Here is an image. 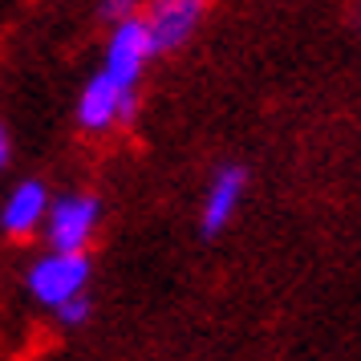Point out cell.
<instances>
[{"instance_id":"cell-5","label":"cell","mask_w":361,"mask_h":361,"mask_svg":"<svg viewBox=\"0 0 361 361\" xmlns=\"http://www.w3.org/2000/svg\"><path fill=\"white\" fill-rule=\"evenodd\" d=\"M134 118V90H122V85L110 78V73H98L90 78L78 98V122L82 130H110L114 122H130Z\"/></svg>"},{"instance_id":"cell-4","label":"cell","mask_w":361,"mask_h":361,"mask_svg":"<svg viewBox=\"0 0 361 361\" xmlns=\"http://www.w3.org/2000/svg\"><path fill=\"white\" fill-rule=\"evenodd\" d=\"M150 57H154V49H150V33L142 25V17H126V20H118L114 33H110L102 73H110L122 90H134Z\"/></svg>"},{"instance_id":"cell-9","label":"cell","mask_w":361,"mask_h":361,"mask_svg":"<svg viewBox=\"0 0 361 361\" xmlns=\"http://www.w3.org/2000/svg\"><path fill=\"white\" fill-rule=\"evenodd\" d=\"M138 4H142V0H102V17L110 20V25H118V20L134 17Z\"/></svg>"},{"instance_id":"cell-1","label":"cell","mask_w":361,"mask_h":361,"mask_svg":"<svg viewBox=\"0 0 361 361\" xmlns=\"http://www.w3.org/2000/svg\"><path fill=\"white\" fill-rule=\"evenodd\" d=\"M102 219V203L85 191H69V195L53 199L49 215H45V235H49L53 252H85Z\"/></svg>"},{"instance_id":"cell-10","label":"cell","mask_w":361,"mask_h":361,"mask_svg":"<svg viewBox=\"0 0 361 361\" xmlns=\"http://www.w3.org/2000/svg\"><path fill=\"white\" fill-rule=\"evenodd\" d=\"M4 163H8V130L0 126V171H4Z\"/></svg>"},{"instance_id":"cell-6","label":"cell","mask_w":361,"mask_h":361,"mask_svg":"<svg viewBox=\"0 0 361 361\" xmlns=\"http://www.w3.org/2000/svg\"><path fill=\"white\" fill-rule=\"evenodd\" d=\"M49 187L41 179H25L20 187L8 191L4 199V212H0V228L13 240H29L37 228H45V215H49Z\"/></svg>"},{"instance_id":"cell-2","label":"cell","mask_w":361,"mask_h":361,"mask_svg":"<svg viewBox=\"0 0 361 361\" xmlns=\"http://www.w3.org/2000/svg\"><path fill=\"white\" fill-rule=\"evenodd\" d=\"M85 284H90V256L85 252H49L29 268V293L45 309H57L61 300L85 293Z\"/></svg>"},{"instance_id":"cell-3","label":"cell","mask_w":361,"mask_h":361,"mask_svg":"<svg viewBox=\"0 0 361 361\" xmlns=\"http://www.w3.org/2000/svg\"><path fill=\"white\" fill-rule=\"evenodd\" d=\"M207 4L212 0H150L147 13H142V25H147V33H150V49L175 53L199 29Z\"/></svg>"},{"instance_id":"cell-8","label":"cell","mask_w":361,"mask_h":361,"mask_svg":"<svg viewBox=\"0 0 361 361\" xmlns=\"http://www.w3.org/2000/svg\"><path fill=\"white\" fill-rule=\"evenodd\" d=\"M53 312H57L66 325H85V317H90V296H85V293L69 296V300H61Z\"/></svg>"},{"instance_id":"cell-7","label":"cell","mask_w":361,"mask_h":361,"mask_svg":"<svg viewBox=\"0 0 361 361\" xmlns=\"http://www.w3.org/2000/svg\"><path fill=\"white\" fill-rule=\"evenodd\" d=\"M244 187H247V171L244 166H219L215 171L212 187H207V199H203V235H219V231L231 224V215L240 207V199H244Z\"/></svg>"}]
</instances>
